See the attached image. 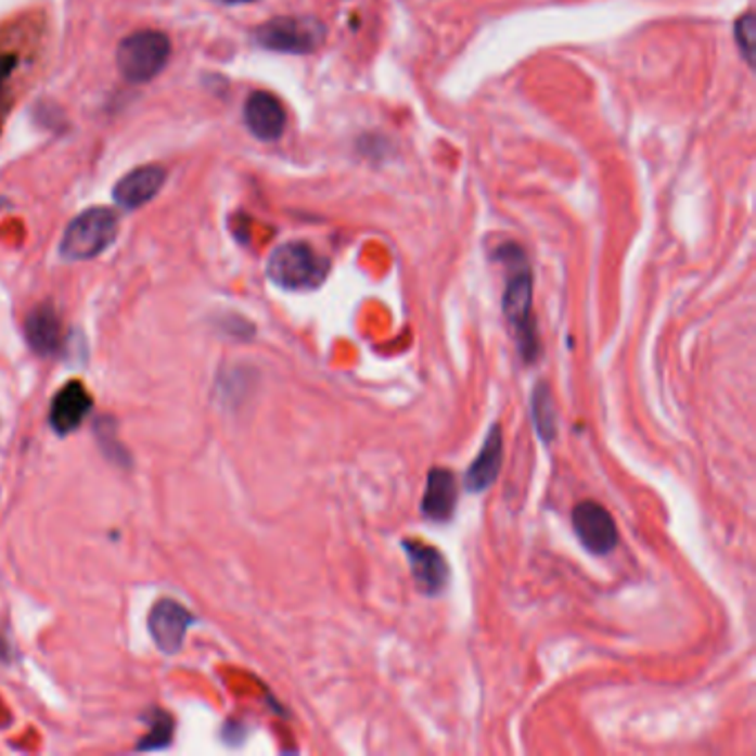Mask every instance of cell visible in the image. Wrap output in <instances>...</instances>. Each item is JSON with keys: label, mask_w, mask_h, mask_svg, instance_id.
<instances>
[{"label": "cell", "mask_w": 756, "mask_h": 756, "mask_svg": "<svg viewBox=\"0 0 756 756\" xmlns=\"http://www.w3.org/2000/svg\"><path fill=\"white\" fill-rule=\"evenodd\" d=\"M530 411H533V424L537 428V435L543 444H550L558 437V407L550 393V386L546 382H537L533 395H530Z\"/></svg>", "instance_id": "obj_15"}, {"label": "cell", "mask_w": 756, "mask_h": 756, "mask_svg": "<svg viewBox=\"0 0 756 756\" xmlns=\"http://www.w3.org/2000/svg\"><path fill=\"white\" fill-rule=\"evenodd\" d=\"M458 507V479L448 469H431L420 511L426 520L446 524Z\"/></svg>", "instance_id": "obj_12"}, {"label": "cell", "mask_w": 756, "mask_h": 756, "mask_svg": "<svg viewBox=\"0 0 756 756\" xmlns=\"http://www.w3.org/2000/svg\"><path fill=\"white\" fill-rule=\"evenodd\" d=\"M734 36H736V47L741 49L743 59L747 63H752L754 61V47H756V21L749 12L736 21Z\"/></svg>", "instance_id": "obj_17"}, {"label": "cell", "mask_w": 756, "mask_h": 756, "mask_svg": "<svg viewBox=\"0 0 756 756\" xmlns=\"http://www.w3.org/2000/svg\"><path fill=\"white\" fill-rule=\"evenodd\" d=\"M171 56V40L156 29L133 31L120 40L116 52V65L125 80L142 85L154 80L167 67Z\"/></svg>", "instance_id": "obj_4"}, {"label": "cell", "mask_w": 756, "mask_h": 756, "mask_svg": "<svg viewBox=\"0 0 756 756\" xmlns=\"http://www.w3.org/2000/svg\"><path fill=\"white\" fill-rule=\"evenodd\" d=\"M225 5H246V3H256V0H220Z\"/></svg>", "instance_id": "obj_19"}, {"label": "cell", "mask_w": 756, "mask_h": 756, "mask_svg": "<svg viewBox=\"0 0 756 756\" xmlns=\"http://www.w3.org/2000/svg\"><path fill=\"white\" fill-rule=\"evenodd\" d=\"M244 123L258 140L273 142L286 127L284 105L269 91H254L244 103Z\"/></svg>", "instance_id": "obj_10"}, {"label": "cell", "mask_w": 756, "mask_h": 756, "mask_svg": "<svg viewBox=\"0 0 756 756\" xmlns=\"http://www.w3.org/2000/svg\"><path fill=\"white\" fill-rule=\"evenodd\" d=\"M497 260L503 265V273H507L501 295L503 318L511 326L522 360L533 364L539 358L541 344L533 316V273L528 258L520 244L509 242L497 248Z\"/></svg>", "instance_id": "obj_1"}, {"label": "cell", "mask_w": 756, "mask_h": 756, "mask_svg": "<svg viewBox=\"0 0 756 756\" xmlns=\"http://www.w3.org/2000/svg\"><path fill=\"white\" fill-rule=\"evenodd\" d=\"M573 528L579 543L592 554H611L617 548L619 530L613 515L592 499H584L573 509Z\"/></svg>", "instance_id": "obj_6"}, {"label": "cell", "mask_w": 756, "mask_h": 756, "mask_svg": "<svg viewBox=\"0 0 756 756\" xmlns=\"http://www.w3.org/2000/svg\"><path fill=\"white\" fill-rule=\"evenodd\" d=\"M165 178H167V174L158 165L138 167L116 182L114 203L127 212L140 209L156 197V193L165 184Z\"/></svg>", "instance_id": "obj_11"}, {"label": "cell", "mask_w": 756, "mask_h": 756, "mask_svg": "<svg viewBox=\"0 0 756 756\" xmlns=\"http://www.w3.org/2000/svg\"><path fill=\"white\" fill-rule=\"evenodd\" d=\"M501 462H503V435H501V426L492 424L477 460L469 466L464 475L466 490L484 492L486 488H490L501 471Z\"/></svg>", "instance_id": "obj_13"}, {"label": "cell", "mask_w": 756, "mask_h": 756, "mask_svg": "<svg viewBox=\"0 0 756 756\" xmlns=\"http://www.w3.org/2000/svg\"><path fill=\"white\" fill-rule=\"evenodd\" d=\"M254 38L271 52L305 56L320 47L324 40V27L311 16H278L260 25L254 31Z\"/></svg>", "instance_id": "obj_5"}, {"label": "cell", "mask_w": 756, "mask_h": 756, "mask_svg": "<svg viewBox=\"0 0 756 756\" xmlns=\"http://www.w3.org/2000/svg\"><path fill=\"white\" fill-rule=\"evenodd\" d=\"M151 723V732L138 743L136 749H144V752H154V749H163V747H169L171 743V736H174V719L163 713V710H156L154 713V719L149 721Z\"/></svg>", "instance_id": "obj_16"}, {"label": "cell", "mask_w": 756, "mask_h": 756, "mask_svg": "<svg viewBox=\"0 0 756 756\" xmlns=\"http://www.w3.org/2000/svg\"><path fill=\"white\" fill-rule=\"evenodd\" d=\"M118 216L107 207H91L76 216L63 233L61 256L69 262L93 260L107 251L118 235Z\"/></svg>", "instance_id": "obj_3"}, {"label": "cell", "mask_w": 756, "mask_h": 756, "mask_svg": "<svg viewBox=\"0 0 756 756\" xmlns=\"http://www.w3.org/2000/svg\"><path fill=\"white\" fill-rule=\"evenodd\" d=\"M25 337L38 356H54L63 342V322L52 305H38L25 320Z\"/></svg>", "instance_id": "obj_14"}, {"label": "cell", "mask_w": 756, "mask_h": 756, "mask_svg": "<svg viewBox=\"0 0 756 756\" xmlns=\"http://www.w3.org/2000/svg\"><path fill=\"white\" fill-rule=\"evenodd\" d=\"M18 65V59L14 54H0V116L5 110V98H8V85Z\"/></svg>", "instance_id": "obj_18"}, {"label": "cell", "mask_w": 756, "mask_h": 756, "mask_svg": "<svg viewBox=\"0 0 756 756\" xmlns=\"http://www.w3.org/2000/svg\"><path fill=\"white\" fill-rule=\"evenodd\" d=\"M91 407H93V399L89 390L85 388V384L78 380H72L54 395L52 409H49V424H52V428L61 437H65L74 433L76 428H80V424L91 413Z\"/></svg>", "instance_id": "obj_9"}, {"label": "cell", "mask_w": 756, "mask_h": 756, "mask_svg": "<svg viewBox=\"0 0 756 756\" xmlns=\"http://www.w3.org/2000/svg\"><path fill=\"white\" fill-rule=\"evenodd\" d=\"M195 624V617L180 606L174 599H161L149 615V635L154 639L161 652L178 654L184 645L189 628Z\"/></svg>", "instance_id": "obj_7"}, {"label": "cell", "mask_w": 756, "mask_h": 756, "mask_svg": "<svg viewBox=\"0 0 756 756\" xmlns=\"http://www.w3.org/2000/svg\"><path fill=\"white\" fill-rule=\"evenodd\" d=\"M401 548H405L407 552V560H409L413 579L418 581V588L428 597L439 594L450 579V568L446 564L444 554L435 546L426 541H418V539H405L401 541Z\"/></svg>", "instance_id": "obj_8"}, {"label": "cell", "mask_w": 756, "mask_h": 756, "mask_svg": "<svg viewBox=\"0 0 756 756\" xmlns=\"http://www.w3.org/2000/svg\"><path fill=\"white\" fill-rule=\"evenodd\" d=\"M331 262L307 242L280 244L269 262V280L284 291H313L329 278Z\"/></svg>", "instance_id": "obj_2"}]
</instances>
